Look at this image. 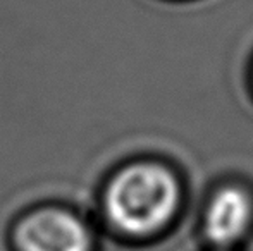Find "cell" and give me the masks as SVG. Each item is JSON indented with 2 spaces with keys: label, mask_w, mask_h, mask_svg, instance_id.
Returning a JSON list of instances; mask_svg holds the SVG:
<instances>
[{
  "label": "cell",
  "mask_w": 253,
  "mask_h": 251,
  "mask_svg": "<svg viewBox=\"0 0 253 251\" xmlns=\"http://www.w3.org/2000/svg\"><path fill=\"white\" fill-rule=\"evenodd\" d=\"M209 251H240V250H212V248H209Z\"/></svg>",
  "instance_id": "obj_4"
},
{
  "label": "cell",
  "mask_w": 253,
  "mask_h": 251,
  "mask_svg": "<svg viewBox=\"0 0 253 251\" xmlns=\"http://www.w3.org/2000/svg\"><path fill=\"white\" fill-rule=\"evenodd\" d=\"M184 182L166 160L138 157L117 165L102 182L98 212L116 238L147 243L170 231L184 205Z\"/></svg>",
  "instance_id": "obj_1"
},
{
  "label": "cell",
  "mask_w": 253,
  "mask_h": 251,
  "mask_svg": "<svg viewBox=\"0 0 253 251\" xmlns=\"http://www.w3.org/2000/svg\"><path fill=\"white\" fill-rule=\"evenodd\" d=\"M9 251H97L93 222L62 201H40L21 210L7 229Z\"/></svg>",
  "instance_id": "obj_2"
},
{
  "label": "cell",
  "mask_w": 253,
  "mask_h": 251,
  "mask_svg": "<svg viewBox=\"0 0 253 251\" xmlns=\"http://www.w3.org/2000/svg\"><path fill=\"white\" fill-rule=\"evenodd\" d=\"M200 234L212 250H240L253 234V189L247 182H219L200 212Z\"/></svg>",
  "instance_id": "obj_3"
},
{
  "label": "cell",
  "mask_w": 253,
  "mask_h": 251,
  "mask_svg": "<svg viewBox=\"0 0 253 251\" xmlns=\"http://www.w3.org/2000/svg\"><path fill=\"white\" fill-rule=\"evenodd\" d=\"M252 84H253V67H252Z\"/></svg>",
  "instance_id": "obj_5"
}]
</instances>
